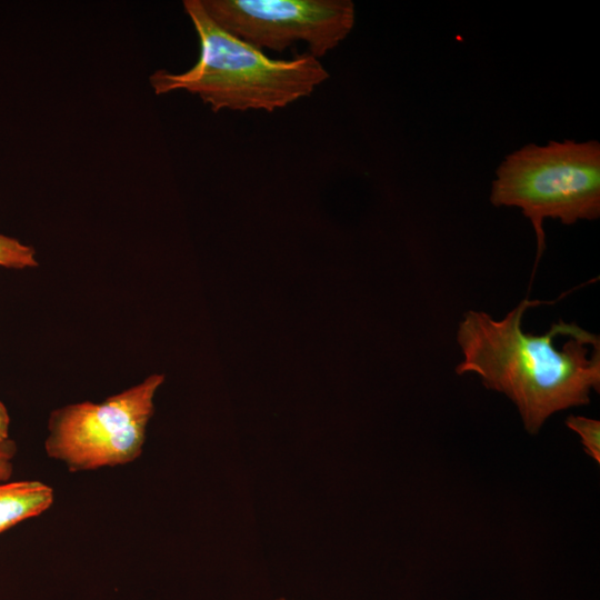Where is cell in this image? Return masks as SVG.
<instances>
[{
    "mask_svg": "<svg viewBox=\"0 0 600 600\" xmlns=\"http://www.w3.org/2000/svg\"><path fill=\"white\" fill-rule=\"evenodd\" d=\"M279 600H284V599H279Z\"/></svg>",
    "mask_w": 600,
    "mask_h": 600,
    "instance_id": "8fae6325",
    "label": "cell"
},
{
    "mask_svg": "<svg viewBox=\"0 0 600 600\" xmlns=\"http://www.w3.org/2000/svg\"><path fill=\"white\" fill-rule=\"evenodd\" d=\"M490 201L520 208L531 221L538 261L546 248L547 218L573 224L600 217V143L567 139L521 147L498 167Z\"/></svg>",
    "mask_w": 600,
    "mask_h": 600,
    "instance_id": "3957f363",
    "label": "cell"
},
{
    "mask_svg": "<svg viewBox=\"0 0 600 600\" xmlns=\"http://www.w3.org/2000/svg\"><path fill=\"white\" fill-rule=\"evenodd\" d=\"M17 444L10 438L0 442V482L9 481L13 474Z\"/></svg>",
    "mask_w": 600,
    "mask_h": 600,
    "instance_id": "9c48e42d",
    "label": "cell"
},
{
    "mask_svg": "<svg viewBox=\"0 0 600 600\" xmlns=\"http://www.w3.org/2000/svg\"><path fill=\"white\" fill-rule=\"evenodd\" d=\"M540 303L526 299L500 320L470 310L457 332L462 360L456 372L477 373L488 389L504 393L530 433L554 412L589 403L600 388L599 336L579 328L560 349L554 339L579 326L559 320L541 336L522 330L524 311Z\"/></svg>",
    "mask_w": 600,
    "mask_h": 600,
    "instance_id": "6da1fadb",
    "label": "cell"
},
{
    "mask_svg": "<svg viewBox=\"0 0 600 600\" xmlns=\"http://www.w3.org/2000/svg\"><path fill=\"white\" fill-rule=\"evenodd\" d=\"M163 377L152 374L102 402L68 404L48 420L44 450L69 471L124 466L138 459Z\"/></svg>",
    "mask_w": 600,
    "mask_h": 600,
    "instance_id": "277c9868",
    "label": "cell"
},
{
    "mask_svg": "<svg viewBox=\"0 0 600 600\" xmlns=\"http://www.w3.org/2000/svg\"><path fill=\"white\" fill-rule=\"evenodd\" d=\"M568 428L577 432L586 452L600 462V422L586 417L570 416L566 420Z\"/></svg>",
    "mask_w": 600,
    "mask_h": 600,
    "instance_id": "ba28073f",
    "label": "cell"
},
{
    "mask_svg": "<svg viewBox=\"0 0 600 600\" xmlns=\"http://www.w3.org/2000/svg\"><path fill=\"white\" fill-rule=\"evenodd\" d=\"M183 7L199 37V59L182 73L156 71L150 83L157 94L182 89L198 94L213 112H273L310 96L329 78L320 60L309 53L272 59L227 32L208 16L201 0H184Z\"/></svg>",
    "mask_w": 600,
    "mask_h": 600,
    "instance_id": "7a4b0ae2",
    "label": "cell"
},
{
    "mask_svg": "<svg viewBox=\"0 0 600 600\" xmlns=\"http://www.w3.org/2000/svg\"><path fill=\"white\" fill-rule=\"evenodd\" d=\"M53 489L39 480L0 482V534L46 512L53 503Z\"/></svg>",
    "mask_w": 600,
    "mask_h": 600,
    "instance_id": "8992f818",
    "label": "cell"
},
{
    "mask_svg": "<svg viewBox=\"0 0 600 600\" xmlns=\"http://www.w3.org/2000/svg\"><path fill=\"white\" fill-rule=\"evenodd\" d=\"M34 254L32 247L21 243L16 238L0 234V267L9 269L37 267Z\"/></svg>",
    "mask_w": 600,
    "mask_h": 600,
    "instance_id": "52a82bcc",
    "label": "cell"
},
{
    "mask_svg": "<svg viewBox=\"0 0 600 600\" xmlns=\"http://www.w3.org/2000/svg\"><path fill=\"white\" fill-rule=\"evenodd\" d=\"M208 16L250 46L283 51L303 41L319 59L351 32V0H201Z\"/></svg>",
    "mask_w": 600,
    "mask_h": 600,
    "instance_id": "5b68a950",
    "label": "cell"
},
{
    "mask_svg": "<svg viewBox=\"0 0 600 600\" xmlns=\"http://www.w3.org/2000/svg\"><path fill=\"white\" fill-rule=\"evenodd\" d=\"M10 417L6 406L0 401V442L9 439Z\"/></svg>",
    "mask_w": 600,
    "mask_h": 600,
    "instance_id": "30bf717a",
    "label": "cell"
}]
</instances>
